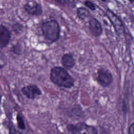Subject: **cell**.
I'll use <instances>...</instances> for the list:
<instances>
[{
	"instance_id": "cell-1",
	"label": "cell",
	"mask_w": 134,
	"mask_h": 134,
	"mask_svg": "<svg viewBox=\"0 0 134 134\" xmlns=\"http://www.w3.org/2000/svg\"><path fill=\"white\" fill-rule=\"evenodd\" d=\"M50 80L59 87L70 88L74 86V80L65 69L60 66L53 68L50 72Z\"/></svg>"
},
{
	"instance_id": "cell-2",
	"label": "cell",
	"mask_w": 134,
	"mask_h": 134,
	"mask_svg": "<svg viewBox=\"0 0 134 134\" xmlns=\"http://www.w3.org/2000/svg\"><path fill=\"white\" fill-rule=\"evenodd\" d=\"M41 29L44 38L50 42L57 41L60 34V27L55 20H50L42 24Z\"/></svg>"
},
{
	"instance_id": "cell-3",
	"label": "cell",
	"mask_w": 134,
	"mask_h": 134,
	"mask_svg": "<svg viewBox=\"0 0 134 134\" xmlns=\"http://www.w3.org/2000/svg\"><path fill=\"white\" fill-rule=\"evenodd\" d=\"M106 15L112 24L117 35L119 37L123 36L125 32V27L119 17L109 9H106Z\"/></svg>"
},
{
	"instance_id": "cell-4",
	"label": "cell",
	"mask_w": 134,
	"mask_h": 134,
	"mask_svg": "<svg viewBox=\"0 0 134 134\" xmlns=\"http://www.w3.org/2000/svg\"><path fill=\"white\" fill-rule=\"evenodd\" d=\"M96 81L100 86L106 87L111 84L113 81V76L109 70L100 68L97 70Z\"/></svg>"
},
{
	"instance_id": "cell-5",
	"label": "cell",
	"mask_w": 134,
	"mask_h": 134,
	"mask_svg": "<svg viewBox=\"0 0 134 134\" xmlns=\"http://www.w3.org/2000/svg\"><path fill=\"white\" fill-rule=\"evenodd\" d=\"M90 31L94 37H98L103 32V28L100 21L96 18L92 17L88 20Z\"/></svg>"
},
{
	"instance_id": "cell-6",
	"label": "cell",
	"mask_w": 134,
	"mask_h": 134,
	"mask_svg": "<svg viewBox=\"0 0 134 134\" xmlns=\"http://www.w3.org/2000/svg\"><path fill=\"white\" fill-rule=\"evenodd\" d=\"M88 125L84 122H79L75 125L68 124L66 126L68 131L72 134H87Z\"/></svg>"
},
{
	"instance_id": "cell-7",
	"label": "cell",
	"mask_w": 134,
	"mask_h": 134,
	"mask_svg": "<svg viewBox=\"0 0 134 134\" xmlns=\"http://www.w3.org/2000/svg\"><path fill=\"white\" fill-rule=\"evenodd\" d=\"M21 92L24 95L30 99H34L41 94L39 88L34 85L24 86L21 89Z\"/></svg>"
},
{
	"instance_id": "cell-8",
	"label": "cell",
	"mask_w": 134,
	"mask_h": 134,
	"mask_svg": "<svg viewBox=\"0 0 134 134\" xmlns=\"http://www.w3.org/2000/svg\"><path fill=\"white\" fill-rule=\"evenodd\" d=\"M10 39V32L4 26L0 25V48L6 47Z\"/></svg>"
},
{
	"instance_id": "cell-9",
	"label": "cell",
	"mask_w": 134,
	"mask_h": 134,
	"mask_svg": "<svg viewBox=\"0 0 134 134\" xmlns=\"http://www.w3.org/2000/svg\"><path fill=\"white\" fill-rule=\"evenodd\" d=\"M25 10L32 15L39 16L42 14V8L41 5L37 3H28L24 5Z\"/></svg>"
},
{
	"instance_id": "cell-10",
	"label": "cell",
	"mask_w": 134,
	"mask_h": 134,
	"mask_svg": "<svg viewBox=\"0 0 134 134\" xmlns=\"http://www.w3.org/2000/svg\"><path fill=\"white\" fill-rule=\"evenodd\" d=\"M61 63L65 69L69 70L75 65V60L71 54L65 53L61 58Z\"/></svg>"
},
{
	"instance_id": "cell-11",
	"label": "cell",
	"mask_w": 134,
	"mask_h": 134,
	"mask_svg": "<svg viewBox=\"0 0 134 134\" xmlns=\"http://www.w3.org/2000/svg\"><path fill=\"white\" fill-rule=\"evenodd\" d=\"M77 17L82 20H85L90 16V13L88 9L83 7H80L76 10Z\"/></svg>"
},
{
	"instance_id": "cell-12",
	"label": "cell",
	"mask_w": 134,
	"mask_h": 134,
	"mask_svg": "<svg viewBox=\"0 0 134 134\" xmlns=\"http://www.w3.org/2000/svg\"><path fill=\"white\" fill-rule=\"evenodd\" d=\"M84 4L85 6H86L88 8H89L90 9H91L92 11L95 10L96 9L95 4L90 1H88V0L85 1L84 2Z\"/></svg>"
},
{
	"instance_id": "cell-13",
	"label": "cell",
	"mask_w": 134,
	"mask_h": 134,
	"mask_svg": "<svg viewBox=\"0 0 134 134\" xmlns=\"http://www.w3.org/2000/svg\"><path fill=\"white\" fill-rule=\"evenodd\" d=\"M6 63V59L4 54L0 51V69L3 68Z\"/></svg>"
},
{
	"instance_id": "cell-14",
	"label": "cell",
	"mask_w": 134,
	"mask_h": 134,
	"mask_svg": "<svg viewBox=\"0 0 134 134\" xmlns=\"http://www.w3.org/2000/svg\"><path fill=\"white\" fill-rule=\"evenodd\" d=\"M17 120H18V127L21 129H23V130L25 129V124H24V122L22 117L18 115L17 117Z\"/></svg>"
},
{
	"instance_id": "cell-15",
	"label": "cell",
	"mask_w": 134,
	"mask_h": 134,
	"mask_svg": "<svg viewBox=\"0 0 134 134\" xmlns=\"http://www.w3.org/2000/svg\"><path fill=\"white\" fill-rule=\"evenodd\" d=\"M128 133L129 134H134V123H132L129 127L128 129Z\"/></svg>"
},
{
	"instance_id": "cell-16",
	"label": "cell",
	"mask_w": 134,
	"mask_h": 134,
	"mask_svg": "<svg viewBox=\"0 0 134 134\" xmlns=\"http://www.w3.org/2000/svg\"><path fill=\"white\" fill-rule=\"evenodd\" d=\"M55 1L60 4L63 5L65 4L66 0H55Z\"/></svg>"
},
{
	"instance_id": "cell-17",
	"label": "cell",
	"mask_w": 134,
	"mask_h": 134,
	"mask_svg": "<svg viewBox=\"0 0 134 134\" xmlns=\"http://www.w3.org/2000/svg\"><path fill=\"white\" fill-rule=\"evenodd\" d=\"M129 2H130L131 3H132L134 2V0H128Z\"/></svg>"
},
{
	"instance_id": "cell-18",
	"label": "cell",
	"mask_w": 134,
	"mask_h": 134,
	"mask_svg": "<svg viewBox=\"0 0 134 134\" xmlns=\"http://www.w3.org/2000/svg\"><path fill=\"white\" fill-rule=\"evenodd\" d=\"M102 2H106V0H101Z\"/></svg>"
},
{
	"instance_id": "cell-19",
	"label": "cell",
	"mask_w": 134,
	"mask_h": 134,
	"mask_svg": "<svg viewBox=\"0 0 134 134\" xmlns=\"http://www.w3.org/2000/svg\"><path fill=\"white\" fill-rule=\"evenodd\" d=\"M0 103H1V94H0Z\"/></svg>"
}]
</instances>
